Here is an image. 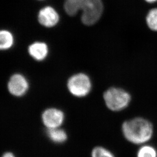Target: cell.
I'll use <instances>...</instances> for the list:
<instances>
[{
    "label": "cell",
    "mask_w": 157,
    "mask_h": 157,
    "mask_svg": "<svg viewBox=\"0 0 157 157\" xmlns=\"http://www.w3.org/2000/svg\"><path fill=\"white\" fill-rule=\"evenodd\" d=\"M64 8L71 16L75 15L79 10H82V21L86 25H90L99 19L103 6L101 0H66Z\"/></svg>",
    "instance_id": "6da1fadb"
},
{
    "label": "cell",
    "mask_w": 157,
    "mask_h": 157,
    "mask_svg": "<svg viewBox=\"0 0 157 157\" xmlns=\"http://www.w3.org/2000/svg\"><path fill=\"white\" fill-rule=\"evenodd\" d=\"M124 138L135 144H142L153 136V127L151 122L142 117H135L126 121L122 124Z\"/></svg>",
    "instance_id": "7a4b0ae2"
},
{
    "label": "cell",
    "mask_w": 157,
    "mask_h": 157,
    "mask_svg": "<svg viewBox=\"0 0 157 157\" xmlns=\"http://www.w3.org/2000/svg\"><path fill=\"white\" fill-rule=\"evenodd\" d=\"M104 101L108 109L113 111H120L127 107L131 100L130 94L118 87H110L103 95Z\"/></svg>",
    "instance_id": "3957f363"
},
{
    "label": "cell",
    "mask_w": 157,
    "mask_h": 157,
    "mask_svg": "<svg viewBox=\"0 0 157 157\" xmlns=\"http://www.w3.org/2000/svg\"><path fill=\"white\" fill-rule=\"evenodd\" d=\"M70 93L78 97H85L90 92L92 83L90 79L83 73L75 74L70 77L67 83Z\"/></svg>",
    "instance_id": "277c9868"
},
{
    "label": "cell",
    "mask_w": 157,
    "mask_h": 157,
    "mask_svg": "<svg viewBox=\"0 0 157 157\" xmlns=\"http://www.w3.org/2000/svg\"><path fill=\"white\" fill-rule=\"evenodd\" d=\"M64 113L56 108H48L42 114V120L48 129L59 127L64 121Z\"/></svg>",
    "instance_id": "5b68a950"
},
{
    "label": "cell",
    "mask_w": 157,
    "mask_h": 157,
    "mask_svg": "<svg viewBox=\"0 0 157 157\" xmlns=\"http://www.w3.org/2000/svg\"><path fill=\"white\" fill-rule=\"evenodd\" d=\"M29 86L28 82L24 76L15 74L11 77L8 84V89L12 95L21 97L27 93Z\"/></svg>",
    "instance_id": "8992f818"
},
{
    "label": "cell",
    "mask_w": 157,
    "mask_h": 157,
    "mask_svg": "<svg viewBox=\"0 0 157 157\" xmlns=\"http://www.w3.org/2000/svg\"><path fill=\"white\" fill-rule=\"evenodd\" d=\"M59 19V17L56 11L51 7L44 8L39 13V21L46 27H53L58 23Z\"/></svg>",
    "instance_id": "52a82bcc"
},
{
    "label": "cell",
    "mask_w": 157,
    "mask_h": 157,
    "mask_svg": "<svg viewBox=\"0 0 157 157\" xmlns=\"http://www.w3.org/2000/svg\"><path fill=\"white\" fill-rule=\"evenodd\" d=\"M29 52L34 59L38 61H42L48 55V46L45 43L36 42L30 45Z\"/></svg>",
    "instance_id": "ba28073f"
},
{
    "label": "cell",
    "mask_w": 157,
    "mask_h": 157,
    "mask_svg": "<svg viewBox=\"0 0 157 157\" xmlns=\"http://www.w3.org/2000/svg\"><path fill=\"white\" fill-rule=\"evenodd\" d=\"M46 134L49 139L56 144H61L64 142L67 138V134L62 129L57 128L48 129Z\"/></svg>",
    "instance_id": "9c48e42d"
},
{
    "label": "cell",
    "mask_w": 157,
    "mask_h": 157,
    "mask_svg": "<svg viewBox=\"0 0 157 157\" xmlns=\"http://www.w3.org/2000/svg\"><path fill=\"white\" fill-rule=\"evenodd\" d=\"M13 36L9 32L2 31L0 33V48L6 49L11 47L13 44Z\"/></svg>",
    "instance_id": "30bf717a"
},
{
    "label": "cell",
    "mask_w": 157,
    "mask_h": 157,
    "mask_svg": "<svg viewBox=\"0 0 157 157\" xmlns=\"http://www.w3.org/2000/svg\"><path fill=\"white\" fill-rule=\"evenodd\" d=\"M137 157H157V151L151 145H144L138 150Z\"/></svg>",
    "instance_id": "8fae6325"
},
{
    "label": "cell",
    "mask_w": 157,
    "mask_h": 157,
    "mask_svg": "<svg viewBox=\"0 0 157 157\" xmlns=\"http://www.w3.org/2000/svg\"><path fill=\"white\" fill-rule=\"evenodd\" d=\"M147 25L150 29L157 31V8L151 9L147 17Z\"/></svg>",
    "instance_id": "7c38bea8"
},
{
    "label": "cell",
    "mask_w": 157,
    "mask_h": 157,
    "mask_svg": "<svg viewBox=\"0 0 157 157\" xmlns=\"http://www.w3.org/2000/svg\"><path fill=\"white\" fill-rule=\"evenodd\" d=\"M92 157H114L111 151L101 147H96L92 152Z\"/></svg>",
    "instance_id": "4fadbf2b"
},
{
    "label": "cell",
    "mask_w": 157,
    "mask_h": 157,
    "mask_svg": "<svg viewBox=\"0 0 157 157\" xmlns=\"http://www.w3.org/2000/svg\"><path fill=\"white\" fill-rule=\"evenodd\" d=\"M2 157H15L12 153H9V152H7V153H5L3 155V156Z\"/></svg>",
    "instance_id": "5bb4252c"
},
{
    "label": "cell",
    "mask_w": 157,
    "mask_h": 157,
    "mask_svg": "<svg viewBox=\"0 0 157 157\" xmlns=\"http://www.w3.org/2000/svg\"><path fill=\"white\" fill-rule=\"evenodd\" d=\"M145 1L148 2V3H154L157 1V0H145Z\"/></svg>",
    "instance_id": "9a60e30c"
}]
</instances>
